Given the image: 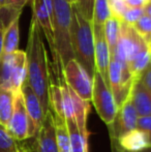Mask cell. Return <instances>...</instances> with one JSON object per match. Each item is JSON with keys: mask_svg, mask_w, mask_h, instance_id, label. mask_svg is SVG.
Wrapping results in <instances>:
<instances>
[{"mask_svg": "<svg viewBox=\"0 0 151 152\" xmlns=\"http://www.w3.org/2000/svg\"><path fill=\"white\" fill-rule=\"evenodd\" d=\"M27 79L26 82L31 87L40 102L44 114L50 109V85L51 74L49 67L47 50L42 40V32L34 18H31L27 42Z\"/></svg>", "mask_w": 151, "mask_h": 152, "instance_id": "6da1fadb", "label": "cell"}, {"mask_svg": "<svg viewBox=\"0 0 151 152\" xmlns=\"http://www.w3.org/2000/svg\"><path fill=\"white\" fill-rule=\"evenodd\" d=\"M73 16L71 24V44L75 59L93 79L96 67L94 57V38H93L92 23L84 18L71 5Z\"/></svg>", "mask_w": 151, "mask_h": 152, "instance_id": "7a4b0ae2", "label": "cell"}, {"mask_svg": "<svg viewBox=\"0 0 151 152\" xmlns=\"http://www.w3.org/2000/svg\"><path fill=\"white\" fill-rule=\"evenodd\" d=\"M52 26L54 32L55 48L60 66L62 67L75 59L71 44V24L73 10L67 0H52Z\"/></svg>", "mask_w": 151, "mask_h": 152, "instance_id": "3957f363", "label": "cell"}, {"mask_svg": "<svg viewBox=\"0 0 151 152\" xmlns=\"http://www.w3.org/2000/svg\"><path fill=\"white\" fill-rule=\"evenodd\" d=\"M26 79V52L18 50L12 54H2L0 58V86L18 92L21 91Z\"/></svg>", "mask_w": 151, "mask_h": 152, "instance_id": "277c9868", "label": "cell"}, {"mask_svg": "<svg viewBox=\"0 0 151 152\" xmlns=\"http://www.w3.org/2000/svg\"><path fill=\"white\" fill-rule=\"evenodd\" d=\"M91 102L101 120L108 126L111 125L116 117L118 107L110 87L97 70L95 72L92 79Z\"/></svg>", "mask_w": 151, "mask_h": 152, "instance_id": "5b68a950", "label": "cell"}, {"mask_svg": "<svg viewBox=\"0 0 151 152\" xmlns=\"http://www.w3.org/2000/svg\"><path fill=\"white\" fill-rule=\"evenodd\" d=\"M20 144L27 152H58L56 128L52 111L50 110L46 114L37 134Z\"/></svg>", "mask_w": 151, "mask_h": 152, "instance_id": "8992f818", "label": "cell"}, {"mask_svg": "<svg viewBox=\"0 0 151 152\" xmlns=\"http://www.w3.org/2000/svg\"><path fill=\"white\" fill-rule=\"evenodd\" d=\"M63 78L67 86L84 102H90L92 96V79L76 59L63 66Z\"/></svg>", "mask_w": 151, "mask_h": 152, "instance_id": "52a82bcc", "label": "cell"}, {"mask_svg": "<svg viewBox=\"0 0 151 152\" xmlns=\"http://www.w3.org/2000/svg\"><path fill=\"white\" fill-rule=\"evenodd\" d=\"M6 130L17 142L29 139V120L22 91L15 92L14 110Z\"/></svg>", "mask_w": 151, "mask_h": 152, "instance_id": "ba28073f", "label": "cell"}, {"mask_svg": "<svg viewBox=\"0 0 151 152\" xmlns=\"http://www.w3.org/2000/svg\"><path fill=\"white\" fill-rule=\"evenodd\" d=\"M139 116L131 98H127L118 108L113 123L109 125L110 138L118 140L121 136L137 128Z\"/></svg>", "mask_w": 151, "mask_h": 152, "instance_id": "9c48e42d", "label": "cell"}, {"mask_svg": "<svg viewBox=\"0 0 151 152\" xmlns=\"http://www.w3.org/2000/svg\"><path fill=\"white\" fill-rule=\"evenodd\" d=\"M92 30L94 38L95 67L109 86V64L111 60V55L106 38L105 28L104 25L92 24Z\"/></svg>", "mask_w": 151, "mask_h": 152, "instance_id": "30bf717a", "label": "cell"}, {"mask_svg": "<svg viewBox=\"0 0 151 152\" xmlns=\"http://www.w3.org/2000/svg\"><path fill=\"white\" fill-rule=\"evenodd\" d=\"M21 91H22L23 97H24L25 108H26V112L28 115L29 139H30L34 137L40 129L46 114L42 110V107L36 94L33 92L28 83L25 82L23 84Z\"/></svg>", "mask_w": 151, "mask_h": 152, "instance_id": "8fae6325", "label": "cell"}, {"mask_svg": "<svg viewBox=\"0 0 151 152\" xmlns=\"http://www.w3.org/2000/svg\"><path fill=\"white\" fill-rule=\"evenodd\" d=\"M129 98L137 111L139 118L151 116V93L138 78L133 84Z\"/></svg>", "mask_w": 151, "mask_h": 152, "instance_id": "7c38bea8", "label": "cell"}, {"mask_svg": "<svg viewBox=\"0 0 151 152\" xmlns=\"http://www.w3.org/2000/svg\"><path fill=\"white\" fill-rule=\"evenodd\" d=\"M119 147L125 152H140L151 147L148 136L142 130L135 128L117 140Z\"/></svg>", "mask_w": 151, "mask_h": 152, "instance_id": "4fadbf2b", "label": "cell"}, {"mask_svg": "<svg viewBox=\"0 0 151 152\" xmlns=\"http://www.w3.org/2000/svg\"><path fill=\"white\" fill-rule=\"evenodd\" d=\"M15 92L4 86H0V126L7 127L14 110Z\"/></svg>", "mask_w": 151, "mask_h": 152, "instance_id": "5bb4252c", "label": "cell"}, {"mask_svg": "<svg viewBox=\"0 0 151 152\" xmlns=\"http://www.w3.org/2000/svg\"><path fill=\"white\" fill-rule=\"evenodd\" d=\"M20 17H17L6 28L3 36V54H12L19 50L20 29H19Z\"/></svg>", "mask_w": 151, "mask_h": 152, "instance_id": "9a60e30c", "label": "cell"}, {"mask_svg": "<svg viewBox=\"0 0 151 152\" xmlns=\"http://www.w3.org/2000/svg\"><path fill=\"white\" fill-rule=\"evenodd\" d=\"M71 139V152H88V139L82 137L78 129L75 118L65 119Z\"/></svg>", "mask_w": 151, "mask_h": 152, "instance_id": "2e32d148", "label": "cell"}, {"mask_svg": "<svg viewBox=\"0 0 151 152\" xmlns=\"http://www.w3.org/2000/svg\"><path fill=\"white\" fill-rule=\"evenodd\" d=\"M53 116H54L55 128H56V139L57 146H58V152H71V139H69V130H67L65 119L55 116L54 114H53Z\"/></svg>", "mask_w": 151, "mask_h": 152, "instance_id": "e0dca14e", "label": "cell"}, {"mask_svg": "<svg viewBox=\"0 0 151 152\" xmlns=\"http://www.w3.org/2000/svg\"><path fill=\"white\" fill-rule=\"evenodd\" d=\"M121 22L119 19L114 18V17H110L107 20V22L104 25L105 28V34L106 38H107L108 46H109L110 50V55L112 56L115 48L117 46V42L120 37L121 33Z\"/></svg>", "mask_w": 151, "mask_h": 152, "instance_id": "ac0fdd59", "label": "cell"}, {"mask_svg": "<svg viewBox=\"0 0 151 152\" xmlns=\"http://www.w3.org/2000/svg\"><path fill=\"white\" fill-rule=\"evenodd\" d=\"M21 12L19 10H15L12 8H8L6 6L0 8V58L3 54V36L4 32L8 25L17 18L21 16Z\"/></svg>", "mask_w": 151, "mask_h": 152, "instance_id": "d6986e66", "label": "cell"}, {"mask_svg": "<svg viewBox=\"0 0 151 152\" xmlns=\"http://www.w3.org/2000/svg\"><path fill=\"white\" fill-rule=\"evenodd\" d=\"M110 17H111V12H110L108 0H95L92 24L105 25Z\"/></svg>", "mask_w": 151, "mask_h": 152, "instance_id": "ffe728a7", "label": "cell"}, {"mask_svg": "<svg viewBox=\"0 0 151 152\" xmlns=\"http://www.w3.org/2000/svg\"><path fill=\"white\" fill-rule=\"evenodd\" d=\"M19 142H17L7 132L5 128L0 126V152H17Z\"/></svg>", "mask_w": 151, "mask_h": 152, "instance_id": "44dd1931", "label": "cell"}, {"mask_svg": "<svg viewBox=\"0 0 151 152\" xmlns=\"http://www.w3.org/2000/svg\"><path fill=\"white\" fill-rule=\"evenodd\" d=\"M135 30L145 39L147 44H149L151 38V18L144 14L135 24L133 25Z\"/></svg>", "mask_w": 151, "mask_h": 152, "instance_id": "7402d4cb", "label": "cell"}, {"mask_svg": "<svg viewBox=\"0 0 151 152\" xmlns=\"http://www.w3.org/2000/svg\"><path fill=\"white\" fill-rule=\"evenodd\" d=\"M95 0H77L76 5L77 10L80 12V14L84 17L86 20L92 23L93 19V10H94Z\"/></svg>", "mask_w": 151, "mask_h": 152, "instance_id": "603a6c76", "label": "cell"}, {"mask_svg": "<svg viewBox=\"0 0 151 152\" xmlns=\"http://www.w3.org/2000/svg\"><path fill=\"white\" fill-rule=\"evenodd\" d=\"M108 3H109V8L111 12V17L122 21L123 16L128 8L125 0H108Z\"/></svg>", "mask_w": 151, "mask_h": 152, "instance_id": "cb8c5ba5", "label": "cell"}, {"mask_svg": "<svg viewBox=\"0 0 151 152\" xmlns=\"http://www.w3.org/2000/svg\"><path fill=\"white\" fill-rule=\"evenodd\" d=\"M144 14H145L144 7H140V8L128 7L126 12H125L124 16H123L122 22H125L126 24H129L133 26V25L135 24V23L137 22Z\"/></svg>", "mask_w": 151, "mask_h": 152, "instance_id": "d4e9b609", "label": "cell"}, {"mask_svg": "<svg viewBox=\"0 0 151 152\" xmlns=\"http://www.w3.org/2000/svg\"><path fill=\"white\" fill-rule=\"evenodd\" d=\"M137 128L147 134L151 143V116L141 117V118L138 119Z\"/></svg>", "mask_w": 151, "mask_h": 152, "instance_id": "484cf974", "label": "cell"}, {"mask_svg": "<svg viewBox=\"0 0 151 152\" xmlns=\"http://www.w3.org/2000/svg\"><path fill=\"white\" fill-rule=\"evenodd\" d=\"M138 79L143 83V85L146 87V89L151 93V61Z\"/></svg>", "mask_w": 151, "mask_h": 152, "instance_id": "4316f807", "label": "cell"}, {"mask_svg": "<svg viewBox=\"0 0 151 152\" xmlns=\"http://www.w3.org/2000/svg\"><path fill=\"white\" fill-rule=\"evenodd\" d=\"M29 0H6L5 5L6 7L12 8L15 10H19V12H22L24 6L27 4Z\"/></svg>", "mask_w": 151, "mask_h": 152, "instance_id": "83f0119b", "label": "cell"}, {"mask_svg": "<svg viewBox=\"0 0 151 152\" xmlns=\"http://www.w3.org/2000/svg\"><path fill=\"white\" fill-rule=\"evenodd\" d=\"M127 6L133 8L144 7L146 5V0H125Z\"/></svg>", "mask_w": 151, "mask_h": 152, "instance_id": "f1b7e54d", "label": "cell"}, {"mask_svg": "<svg viewBox=\"0 0 151 152\" xmlns=\"http://www.w3.org/2000/svg\"><path fill=\"white\" fill-rule=\"evenodd\" d=\"M110 140H111V148H112V152H125L123 149H121L120 147H119L118 143H117V140L116 139H112L110 138Z\"/></svg>", "mask_w": 151, "mask_h": 152, "instance_id": "f546056e", "label": "cell"}, {"mask_svg": "<svg viewBox=\"0 0 151 152\" xmlns=\"http://www.w3.org/2000/svg\"><path fill=\"white\" fill-rule=\"evenodd\" d=\"M144 12H145V15H147L148 17L151 18V4L148 3L144 6Z\"/></svg>", "mask_w": 151, "mask_h": 152, "instance_id": "4dcf8cb0", "label": "cell"}, {"mask_svg": "<svg viewBox=\"0 0 151 152\" xmlns=\"http://www.w3.org/2000/svg\"><path fill=\"white\" fill-rule=\"evenodd\" d=\"M17 152H27L26 150H25L24 148H23V146L21 144H19V149H18V151Z\"/></svg>", "mask_w": 151, "mask_h": 152, "instance_id": "1f68e13d", "label": "cell"}, {"mask_svg": "<svg viewBox=\"0 0 151 152\" xmlns=\"http://www.w3.org/2000/svg\"><path fill=\"white\" fill-rule=\"evenodd\" d=\"M5 1L6 0H0V8L4 7V5H5Z\"/></svg>", "mask_w": 151, "mask_h": 152, "instance_id": "d6a6232c", "label": "cell"}, {"mask_svg": "<svg viewBox=\"0 0 151 152\" xmlns=\"http://www.w3.org/2000/svg\"><path fill=\"white\" fill-rule=\"evenodd\" d=\"M67 1H69V3L71 4V5H74V4H76V3H77V0H67Z\"/></svg>", "mask_w": 151, "mask_h": 152, "instance_id": "836d02e7", "label": "cell"}, {"mask_svg": "<svg viewBox=\"0 0 151 152\" xmlns=\"http://www.w3.org/2000/svg\"><path fill=\"white\" fill-rule=\"evenodd\" d=\"M140 152H151V147H150V148L145 149V150H143V151H140Z\"/></svg>", "mask_w": 151, "mask_h": 152, "instance_id": "e575fe53", "label": "cell"}, {"mask_svg": "<svg viewBox=\"0 0 151 152\" xmlns=\"http://www.w3.org/2000/svg\"><path fill=\"white\" fill-rule=\"evenodd\" d=\"M148 45H149V48H150V52H151V38H150V40H149V44H148Z\"/></svg>", "mask_w": 151, "mask_h": 152, "instance_id": "d590c367", "label": "cell"}, {"mask_svg": "<svg viewBox=\"0 0 151 152\" xmlns=\"http://www.w3.org/2000/svg\"><path fill=\"white\" fill-rule=\"evenodd\" d=\"M150 1V0H146V4H147L148 3V2H149Z\"/></svg>", "mask_w": 151, "mask_h": 152, "instance_id": "8d00e7d4", "label": "cell"}, {"mask_svg": "<svg viewBox=\"0 0 151 152\" xmlns=\"http://www.w3.org/2000/svg\"><path fill=\"white\" fill-rule=\"evenodd\" d=\"M148 3H149V4H151V0H150V1H149V2H148ZM148 3H147V4H148Z\"/></svg>", "mask_w": 151, "mask_h": 152, "instance_id": "74e56055", "label": "cell"}]
</instances>
